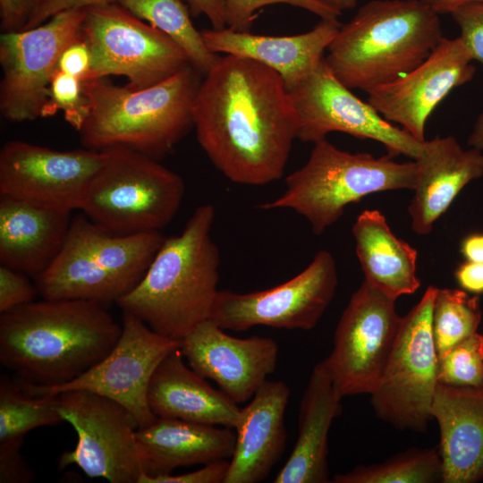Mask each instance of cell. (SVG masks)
Returning <instances> with one entry per match:
<instances>
[{
  "label": "cell",
  "mask_w": 483,
  "mask_h": 483,
  "mask_svg": "<svg viewBox=\"0 0 483 483\" xmlns=\"http://www.w3.org/2000/svg\"><path fill=\"white\" fill-rule=\"evenodd\" d=\"M193 128L227 179L259 186L283 176L297 139V114L279 73L250 58L225 55L201 80Z\"/></svg>",
  "instance_id": "cell-1"
},
{
  "label": "cell",
  "mask_w": 483,
  "mask_h": 483,
  "mask_svg": "<svg viewBox=\"0 0 483 483\" xmlns=\"http://www.w3.org/2000/svg\"><path fill=\"white\" fill-rule=\"evenodd\" d=\"M122 333L105 305L81 300L31 301L0 315V362L27 384L55 386L103 360Z\"/></svg>",
  "instance_id": "cell-2"
},
{
  "label": "cell",
  "mask_w": 483,
  "mask_h": 483,
  "mask_svg": "<svg viewBox=\"0 0 483 483\" xmlns=\"http://www.w3.org/2000/svg\"><path fill=\"white\" fill-rule=\"evenodd\" d=\"M212 204L199 206L178 235L165 237L140 281L116 303L153 331L181 341L210 319L219 290L220 253L211 237Z\"/></svg>",
  "instance_id": "cell-3"
},
{
  "label": "cell",
  "mask_w": 483,
  "mask_h": 483,
  "mask_svg": "<svg viewBox=\"0 0 483 483\" xmlns=\"http://www.w3.org/2000/svg\"><path fill=\"white\" fill-rule=\"evenodd\" d=\"M439 14L421 0H371L340 26L326 62L350 89L367 93L411 71L443 39Z\"/></svg>",
  "instance_id": "cell-4"
},
{
  "label": "cell",
  "mask_w": 483,
  "mask_h": 483,
  "mask_svg": "<svg viewBox=\"0 0 483 483\" xmlns=\"http://www.w3.org/2000/svg\"><path fill=\"white\" fill-rule=\"evenodd\" d=\"M204 75L191 64L143 89L106 78L82 80L88 116L78 131L85 148L122 147L155 159L169 154L193 128V104Z\"/></svg>",
  "instance_id": "cell-5"
},
{
  "label": "cell",
  "mask_w": 483,
  "mask_h": 483,
  "mask_svg": "<svg viewBox=\"0 0 483 483\" xmlns=\"http://www.w3.org/2000/svg\"><path fill=\"white\" fill-rule=\"evenodd\" d=\"M416 178L415 161L399 163L390 156L350 153L324 139L314 143L306 164L285 178L284 191L259 208L292 209L320 235L343 216L349 204L371 193L413 190Z\"/></svg>",
  "instance_id": "cell-6"
},
{
  "label": "cell",
  "mask_w": 483,
  "mask_h": 483,
  "mask_svg": "<svg viewBox=\"0 0 483 483\" xmlns=\"http://www.w3.org/2000/svg\"><path fill=\"white\" fill-rule=\"evenodd\" d=\"M90 181L80 209L109 233L159 232L174 217L185 193L182 178L140 152L115 147Z\"/></svg>",
  "instance_id": "cell-7"
},
{
  "label": "cell",
  "mask_w": 483,
  "mask_h": 483,
  "mask_svg": "<svg viewBox=\"0 0 483 483\" xmlns=\"http://www.w3.org/2000/svg\"><path fill=\"white\" fill-rule=\"evenodd\" d=\"M80 35L91 54L86 80L123 76L126 87L143 89L190 64L185 53L167 35L117 3L86 8Z\"/></svg>",
  "instance_id": "cell-8"
},
{
  "label": "cell",
  "mask_w": 483,
  "mask_h": 483,
  "mask_svg": "<svg viewBox=\"0 0 483 483\" xmlns=\"http://www.w3.org/2000/svg\"><path fill=\"white\" fill-rule=\"evenodd\" d=\"M436 292V287L428 286L420 301L402 317L381 380L371 394L377 416L401 430L424 431L432 419L438 383V356L432 331Z\"/></svg>",
  "instance_id": "cell-9"
},
{
  "label": "cell",
  "mask_w": 483,
  "mask_h": 483,
  "mask_svg": "<svg viewBox=\"0 0 483 483\" xmlns=\"http://www.w3.org/2000/svg\"><path fill=\"white\" fill-rule=\"evenodd\" d=\"M85 9L65 10L34 28L0 36V112L11 122L42 117L64 50L81 38Z\"/></svg>",
  "instance_id": "cell-10"
},
{
  "label": "cell",
  "mask_w": 483,
  "mask_h": 483,
  "mask_svg": "<svg viewBox=\"0 0 483 483\" xmlns=\"http://www.w3.org/2000/svg\"><path fill=\"white\" fill-rule=\"evenodd\" d=\"M57 408L78 436L76 447L64 452L59 467L75 464L89 478L110 483H139L142 468L131 413L117 402L82 389L61 392Z\"/></svg>",
  "instance_id": "cell-11"
},
{
  "label": "cell",
  "mask_w": 483,
  "mask_h": 483,
  "mask_svg": "<svg viewBox=\"0 0 483 483\" xmlns=\"http://www.w3.org/2000/svg\"><path fill=\"white\" fill-rule=\"evenodd\" d=\"M395 301L365 280L351 296L333 350L322 360L343 397L371 394L377 387L402 322Z\"/></svg>",
  "instance_id": "cell-12"
},
{
  "label": "cell",
  "mask_w": 483,
  "mask_h": 483,
  "mask_svg": "<svg viewBox=\"0 0 483 483\" xmlns=\"http://www.w3.org/2000/svg\"><path fill=\"white\" fill-rule=\"evenodd\" d=\"M297 114L296 137L318 142L338 131L380 142L388 156L413 160L422 143L386 121L369 102L343 85L329 69L325 56L305 78L287 89Z\"/></svg>",
  "instance_id": "cell-13"
},
{
  "label": "cell",
  "mask_w": 483,
  "mask_h": 483,
  "mask_svg": "<svg viewBox=\"0 0 483 483\" xmlns=\"http://www.w3.org/2000/svg\"><path fill=\"white\" fill-rule=\"evenodd\" d=\"M337 283L335 258L322 250L305 269L279 285L246 293L219 291L210 319L225 330L256 326L310 330L331 303Z\"/></svg>",
  "instance_id": "cell-14"
},
{
  "label": "cell",
  "mask_w": 483,
  "mask_h": 483,
  "mask_svg": "<svg viewBox=\"0 0 483 483\" xmlns=\"http://www.w3.org/2000/svg\"><path fill=\"white\" fill-rule=\"evenodd\" d=\"M179 345V341L160 335L137 317L123 312L117 343L103 360L85 373L55 386L21 382L27 391L37 395L57 394L72 389L101 394L125 407L139 428H144L157 418L148 401L151 377L164 358Z\"/></svg>",
  "instance_id": "cell-15"
},
{
  "label": "cell",
  "mask_w": 483,
  "mask_h": 483,
  "mask_svg": "<svg viewBox=\"0 0 483 483\" xmlns=\"http://www.w3.org/2000/svg\"><path fill=\"white\" fill-rule=\"evenodd\" d=\"M106 157V150L59 151L10 140L0 151V195L52 210L80 209Z\"/></svg>",
  "instance_id": "cell-16"
},
{
  "label": "cell",
  "mask_w": 483,
  "mask_h": 483,
  "mask_svg": "<svg viewBox=\"0 0 483 483\" xmlns=\"http://www.w3.org/2000/svg\"><path fill=\"white\" fill-rule=\"evenodd\" d=\"M472 61L460 37H444L417 67L369 92L368 102L386 121L423 142L426 123L435 108L453 89L473 79Z\"/></svg>",
  "instance_id": "cell-17"
},
{
  "label": "cell",
  "mask_w": 483,
  "mask_h": 483,
  "mask_svg": "<svg viewBox=\"0 0 483 483\" xmlns=\"http://www.w3.org/2000/svg\"><path fill=\"white\" fill-rule=\"evenodd\" d=\"M179 349L196 373L215 381L236 403L253 397L275 369L278 359V344L273 339L235 337L211 319L182 338Z\"/></svg>",
  "instance_id": "cell-18"
},
{
  "label": "cell",
  "mask_w": 483,
  "mask_h": 483,
  "mask_svg": "<svg viewBox=\"0 0 483 483\" xmlns=\"http://www.w3.org/2000/svg\"><path fill=\"white\" fill-rule=\"evenodd\" d=\"M414 195L408 207L411 229L428 234L459 192L483 175V153L464 149L453 136L425 140L418 157Z\"/></svg>",
  "instance_id": "cell-19"
},
{
  "label": "cell",
  "mask_w": 483,
  "mask_h": 483,
  "mask_svg": "<svg viewBox=\"0 0 483 483\" xmlns=\"http://www.w3.org/2000/svg\"><path fill=\"white\" fill-rule=\"evenodd\" d=\"M289 397L285 383L266 380L250 403L241 409L224 483H257L268 476L284 450Z\"/></svg>",
  "instance_id": "cell-20"
},
{
  "label": "cell",
  "mask_w": 483,
  "mask_h": 483,
  "mask_svg": "<svg viewBox=\"0 0 483 483\" xmlns=\"http://www.w3.org/2000/svg\"><path fill=\"white\" fill-rule=\"evenodd\" d=\"M431 415L440 430L444 483L483 479V386L438 382Z\"/></svg>",
  "instance_id": "cell-21"
},
{
  "label": "cell",
  "mask_w": 483,
  "mask_h": 483,
  "mask_svg": "<svg viewBox=\"0 0 483 483\" xmlns=\"http://www.w3.org/2000/svg\"><path fill=\"white\" fill-rule=\"evenodd\" d=\"M340 26L338 19H321L312 30L293 36L257 35L229 28L204 30L201 35L211 52L262 64L279 73L289 89L316 68Z\"/></svg>",
  "instance_id": "cell-22"
},
{
  "label": "cell",
  "mask_w": 483,
  "mask_h": 483,
  "mask_svg": "<svg viewBox=\"0 0 483 483\" xmlns=\"http://www.w3.org/2000/svg\"><path fill=\"white\" fill-rule=\"evenodd\" d=\"M233 429L157 417L136 431L141 475L157 477L179 467L231 459L236 439Z\"/></svg>",
  "instance_id": "cell-23"
},
{
  "label": "cell",
  "mask_w": 483,
  "mask_h": 483,
  "mask_svg": "<svg viewBox=\"0 0 483 483\" xmlns=\"http://www.w3.org/2000/svg\"><path fill=\"white\" fill-rule=\"evenodd\" d=\"M71 222V212L0 195L1 265L35 278L63 249Z\"/></svg>",
  "instance_id": "cell-24"
},
{
  "label": "cell",
  "mask_w": 483,
  "mask_h": 483,
  "mask_svg": "<svg viewBox=\"0 0 483 483\" xmlns=\"http://www.w3.org/2000/svg\"><path fill=\"white\" fill-rule=\"evenodd\" d=\"M184 360L178 347L157 366L148 389L152 412L159 418L234 429L241 408L225 393L212 387Z\"/></svg>",
  "instance_id": "cell-25"
},
{
  "label": "cell",
  "mask_w": 483,
  "mask_h": 483,
  "mask_svg": "<svg viewBox=\"0 0 483 483\" xmlns=\"http://www.w3.org/2000/svg\"><path fill=\"white\" fill-rule=\"evenodd\" d=\"M342 394L335 387L321 361L310 374L299 411V431L294 447L275 483H327L328 432L341 412Z\"/></svg>",
  "instance_id": "cell-26"
},
{
  "label": "cell",
  "mask_w": 483,
  "mask_h": 483,
  "mask_svg": "<svg viewBox=\"0 0 483 483\" xmlns=\"http://www.w3.org/2000/svg\"><path fill=\"white\" fill-rule=\"evenodd\" d=\"M352 235L369 284L394 300L419 289L417 250L391 231L379 210L362 211L352 225Z\"/></svg>",
  "instance_id": "cell-27"
},
{
  "label": "cell",
  "mask_w": 483,
  "mask_h": 483,
  "mask_svg": "<svg viewBox=\"0 0 483 483\" xmlns=\"http://www.w3.org/2000/svg\"><path fill=\"white\" fill-rule=\"evenodd\" d=\"M34 279L45 300H81L103 305L116 302L133 288L100 267L69 233L52 264Z\"/></svg>",
  "instance_id": "cell-28"
},
{
  "label": "cell",
  "mask_w": 483,
  "mask_h": 483,
  "mask_svg": "<svg viewBox=\"0 0 483 483\" xmlns=\"http://www.w3.org/2000/svg\"><path fill=\"white\" fill-rule=\"evenodd\" d=\"M137 18L167 35L185 53L190 64L203 75L219 56L204 42L201 31L194 27L188 4L183 0H116Z\"/></svg>",
  "instance_id": "cell-29"
},
{
  "label": "cell",
  "mask_w": 483,
  "mask_h": 483,
  "mask_svg": "<svg viewBox=\"0 0 483 483\" xmlns=\"http://www.w3.org/2000/svg\"><path fill=\"white\" fill-rule=\"evenodd\" d=\"M57 395H37L17 377L0 376V444L23 443L25 435L40 427L64 422Z\"/></svg>",
  "instance_id": "cell-30"
},
{
  "label": "cell",
  "mask_w": 483,
  "mask_h": 483,
  "mask_svg": "<svg viewBox=\"0 0 483 483\" xmlns=\"http://www.w3.org/2000/svg\"><path fill=\"white\" fill-rule=\"evenodd\" d=\"M334 483H435L443 482L439 451L411 448L370 465L334 476Z\"/></svg>",
  "instance_id": "cell-31"
},
{
  "label": "cell",
  "mask_w": 483,
  "mask_h": 483,
  "mask_svg": "<svg viewBox=\"0 0 483 483\" xmlns=\"http://www.w3.org/2000/svg\"><path fill=\"white\" fill-rule=\"evenodd\" d=\"M481 321L479 298L464 290L436 288L432 331L438 360L454 345L477 333Z\"/></svg>",
  "instance_id": "cell-32"
},
{
  "label": "cell",
  "mask_w": 483,
  "mask_h": 483,
  "mask_svg": "<svg viewBox=\"0 0 483 483\" xmlns=\"http://www.w3.org/2000/svg\"><path fill=\"white\" fill-rule=\"evenodd\" d=\"M441 383L479 387L483 386V335L478 332L462 340L438 360Z\"/></svg>",
  "instance_id": "cell-33"
},
{
  "label": "cell",
  "mask_w": 483,
  "mask_h": 483,
  "mask_svg": "<svg viewBox=\"0 0 483 483\" xmlns=\"http://www.w3.org/2000/svg\"><path fill=\"white\" fill-rule=\"evenodd\" d=\"M63 111L65 121L77 131L89 114V101L83 91L82 80L57 70L50 82L49 99L42 117Z\"/></svg>",
  "instance_id": "cell-34"
},
{
  "label": "cell",
  "mask_w": 483,
  "mask_h": 483,
  "mask_svg": "<svg viewBox=\"0 0 483 483\" xmlns=\"http://www.w3.org/2000/svg\"><path fill=\"white\" fill-rule=\"evenodd\" d=\"M285 4L307 10L321 19H338L342 12L322 0H225L226 28L234 31H250L256 18L255 13L261 7Z\"/></svg>",
  "instance_id": "cell-35"
},
{
  "label": "cell",
  "mask_w": 483,
  "mask_h": 483,
  "mask_svg": "<svg viewBox=\"0 0 483 483\" xmlns=\"http://www.w3.org/2000/svg\"><path fill=\"white\" fill-rule=\"evenodd\" d=\"M473 61L483 65V1L464 4L450 13Z\"/></svg>",
  "instance_id": "cell-36"
},
{
  "label": "cell",
  "mask_w": 483,
  "mask_h": 483,
  "mask_svg": "<svg viewBox=\"0 0 483 483\" xmlns=\"http://www.w3.org/2000/svg\"><path fill=\"white\" fill-rule=\"evenodd\" d=\"M37 294L36 284L30 282L27 275L0 266V314L34 301Z\"/></svg>",
  "instance_id": "cell-37"
},
{
  "label": "cell",
  "mask_w": 483,
  "mask_h": 483,
  "mask_svg": "<svg viewBox=\"0 0 483 483\" xmlns=\"http://www.w3.org/2000/svg\"><path fill=\"white\" fill-rule=\"evenodd\" d=\"M22 443L0 444V483H28L35 474L21 453Z\"/></svg>",
  "instance_id": "cell-38"
},
{
  "label": "cell",
  "mask_w": 483,
  "mask_h": 483,
  "mask_svg": "<svg viewBox=\"0 0 483 483\" xmlns=\"http://www.w3.org/2000/svg\"><path fill=\"white\" fill-rule=\"evenodd\" d=\"M229 467V460H219L204 464L191 472L157 477L141 475L139 483H224Z\"/></svg>",
  "instance_id": "cell-39"
},
{
  "label": "cell",
  "mask_w": 483,
  "mask_h": 483,
  "mask_svg": "<svg viewBox=\"0 0 483 483\" xmlns=\"http://www.w3.org/2000/svg\"><path fill=\"white\" fill-rule=\"evenodd\" d=\"M91 54L81 38L72 43L62 53L58 61V70L81 80L88 78L90 72Z\"/></svg>",
  "instance_id": "cell-40"
},
{
  "label": "cell",
  "mask_w": 483,
  "mask_h": 483,
  "mask_svg": "<svg viewBox=\"0 0 483 483\" xmlns=\"http://www.w3.org/2000/svg\"><path fill=\"white\" fill-rule=\"evenodd\" d=\"M112 3H116V0H48L36 6L22 30L38 26L65 10L85 9Z\"/></svg>",
  "instance_id": "cell-41"
},
{
  "label": "cell",
  "mask_w": 483,
  "mask_h": 483,
  "mask_svg": "<svg viewBox=\"0 0 483 483\" xmlns=\"http://www.w3.org/2000/svg\"><path fill=\"white\" fill-rule=\"evenodd\" d=\"M36 6V0H0L2 31L22 30Z\"/></svg>",
  "instance_id": "cell-42"
},
{
  "label": "cell",
  "mask_w": 483,
  "mask_h": 483,
  "mask_svg": "<svg viewBox=\"0 0 483 483\" xmlns=\"http://www.w3.org/2000/svg\"><path fill=\"white\" fill-rule=\"evenodd\" d=\"M191 16L205 15L214 30L226 28L225 0H184Z\"/></svg>",
  "instance_id": "cell-43"
},
{
  "label": "cell",
  "mask_w": 483,
  "mask_h": 483,
  "mask_svg": "<svg viewBox=\"0 0 483 483\" xmlns=\"http://www.w3.org/2000/svg\"><path fill=\"white\" fill-rule=\"evenodd\" d=\"M454 275L465 292L483 293V263L466 261L458 267Z\"/></svg>",
  "instance_id": "cell-44"
},
{
  "label": "cell",
  "mask_w": 483,
  "mask_h": 483,
  "mask_svg": "<svg viewBox=\"0 0 483 483\" xmlns=\"http://www.w3.org/2000/svg\"><path fill=\"white\" fill-rule=\"evenodd\" d=\"M461 252L466 261L483 263V233H473L462 242Z\"/></svg>",
  "instance_id": "cell-45"
},
{
  "label": "cell",
  "mask_w": 483,
  "mask_h": 483,
  "mask_svg": "<svg viewBox=\"0 0 483 483\" xmlns=\"http://www.w3.org/2000/svg\"><path fill=\"white\" fill-rule=\"evenodd\" d=\"M431 7L436 13H451L457 7L475 1L483 0H421Z\"/></svg>",
  "instance_id": "cell-46"
},
{
  "label": "cell",
  "mask_w": 483,
  "mask_h": 483,
  "mask_svg": "<svg viewBox=\"0 0 483 483\" xmlns=\"http://www.w3.org/2000/svg\"><path fill=\"white\" fill-rule=\"evenodd\" d=\"M467 144L483 153V112L477 117L468 137Z\"/></svg>",
  "instance_id": "cell-47"
},
{
  "label": "cell",
  "mask_w": 483,
  "mask_h": 483,
  "mask_svg": "<svg viewBox=\"0 0 483 483\" xmlns=\"http://www.w3.org/2000/svg\"><path fill=\"white\" fill-rule=\"evenodd\" d=\"M328 5L343 12L354 8L357 5L358 0H322Z\"/></svg>",
  "instance_id": "cell-48"
},
{
  "label": "cell",
  "mask_w": 483,
  "mask_h": 483,
  "mask_svg": "<svg viewBox=\"0 0 483 483\" xmlns=\"http://www.w3.org/2000/svg\"><path fill=\"white\" fill-rule=\"evenodd\" d=\"M36 1H37V5H38V4H40L42 3H45V2H47L48 0H36Z\"/></svg>",
  "instance_id": "cell-49"
}]
</instances>
